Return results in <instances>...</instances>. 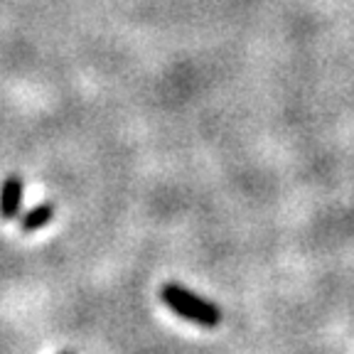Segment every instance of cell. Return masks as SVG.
Segmentation results:
<instances>
[{
    "mask_svg": "<svg viewBox=\"0 0 354 354\" xmlns=\"http://www.w3.org/2000/svg\"><path fill=\"white\" fill-rule=\"evenodd\" d=\"M55 219V205L52 202H39V205L30 207L28 212L20 214V232L22 234H32L44 229L50 221Z\"/></svg>",
    "mask_w": 354,
    "mask_h": 354,
    "instance_id": "obj_3",
    "label": "cell"
},
{
    "mask_svg": "<svg viewBox=\"0 0 354 354\" xmlns=\"http://www.w3.org/2000/svg\"><path fill=\"white\" fill-rule=\"evenodd\" d=\"M160 300L177 317L194 322L199 327L212 330V327H216L221 322V310L214 303L199 298L197 293H192L189 288L180 286V283H165L160 288Z\"/></svg>",
    "mask_w": 354,
    "mask_h": 354,
    "instance_id": "obj_1",
    "label": "cell"
},
{
    "mask_svg": "<svg viewBox=\"0 0 354 354\" xmlns=\"http://www.w3.org/2000/svg\"><path fill=\"white\" fill-rule=\"evenodd\" d=\"M22 199H25V183H22L20 175L12 172L0 183V219H20Z\"/></svg>",
    "mask_w": 354,
    "mask_h": 354,
    "instance_id": "obj_2",
    "label": "cell"
},
{
    "mask_svg": "<svg viewBox=\"0 0 354 354\" xmlns=\"http://www.w3.org/2000/svg\"><path fill=\"white\" fill-rule=\"evenodd\" d=\"M62 354H72V352H62Z\"/></svg>",
    "mask_w": 354,
    "mask_h": 354,
    "instance_id": "obj_4",
    "label": "cell"
}]
</instances>
